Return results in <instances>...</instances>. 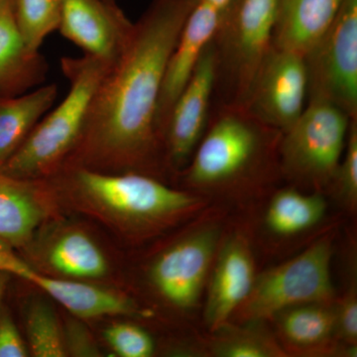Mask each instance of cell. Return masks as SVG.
<instances>
[{"instance_id":"cell-21","label":"cell","mask_w":357,"mask_h":357,"mask_svg":"<svg viewBox=\"0 0 357 357\" xmlns=\"http://www.w3.org/2000/svg\"><path fill=\"white\" fill-rule=\"evenodd\" d=\"M325 211L326 203L319 195L284 190L268 206L267 227L279 236H294L316 225Z\"/></svg>"},{"instance_id":"cell-28","label":"cell","mask_w":357,"mask_h":357,"mask_svg":"<svg viewBox=\"0 0 357 357\" xmlns=\"http://www.w3.org/2000/svg\"><path fill=\"white\" fill-rule=\"evenodd\" d=\"M28 356V347L21 337L13 317L6 309L0 307V357Z\"/></svg>"},{"instance_id":"cell-6","label":"cell","mask_w":357,"mask_h":357,"mask_svg":"<svg viewBox=\"0 0 357 357\" xmlns=\"http://www.w3.org/2000/svg\"><path fill=\"white\" fill-rule=\"evenodd\" d=\"M351 121L333 103L307 100L299 119L282 133L279 155L285 173L310 184L332 182L344 155Z\"/></svg>"},{"instance_id":"cell-5","label":"cell","mask_w":357,"mask_h":357,"mask_svg":"<svg viewBox=\"0 0 357 357\" xmlns=\"http://www.w3.org/2000/svg\"><path fill=\"white\" fill-rule=\"evenodd\" d=\"M278 0H234L211 40L215 82L211 107H245L251 86L272 47Z\"/></svg>"},{"instance_id":"cell-24","label":"cell","mask_w":357,"mask_h":357,"mask_svg":"<svg viewBox=\"0 0 357 357\" xmlns=\"http://www.w3.org/2000/svg\"><path fill=\"white\" fill-rule=\"evenodd\" d=\"M103 338L112 351L121 357H149L154 354V342L139 326L116 323L107 326Z\"/></svg>"},{"instance_id":"cell-1","label":"cell","mask_w":357,"mask_h":357,"mask_svg":"<svg viewBox=\"0 0 357 357\" xmlns=\"http://www.w3.org/2000/svg\"><path fill=\"white\" fill-rule=\"evenodd\" d=\"M197 0H152L109 66L64 168L137 172L163 151L156 112L169 61Z\"/></svg>"},{"instance_id":"cell-9","label":"cell","mask_w":357,"mask_h":357,"mask_svg":"<svg viewBox=\"0 0 357 357\" xmlns=\"http://www.w3.org/2000/svg\"><path fill=\"white\" fill-rule=\"evenodd\" d=\"M304 56L272 45L256 74L245 107L281 132L295 123L307 105Z\"/></svg>"},{"instance_id":"cell-13","label":"cell","mask_w":357,"mask_h":357,"mask_svg":"<svg viewBox=\"0 0 357 357\" xmlns=\"http://www.w3.org/2000/svg\"><path fill=\"white\" fill-rule=\"evenodd\" d=\"M225 15L204 2L196 1L176 45L160 93L156 128L164 146L169 115L178 96L191 79L199 58L211 43Z\"/></svg>"},{"instance_id":"cell-11","label":"cell","mask_w":357,"mask_h":357,"mask_svg":"<svg viewBox=\"0 0 357 357\" xmlns=\"http://www.w3.org/2000/svg\"><path fill=\"white\" fill-rule=\"evenodd\" d=\"M218 238L215 229L198 230L173 244L155 260L150 278L169 304L189 309L198 302Z\"/></svg>"},{"instance_id":"cell-4","label":"cell","mask_w":357,"mask_h":357,"mask_svg":"<svg viewBox=\"0 0 357 357\" xmlns=\"http://www.w3.org/2000/svg\"><path fill=\"white\" fill-rule=\"evenodd\" d=\"M63 73L70 83L67 96L33 128L6 161L3 172L13 177L40 180L55 176L76 146L89 105L109 65L98 59L64 57Z\"/></svg>"},{"instance_id":"cell-17","label":"cell","mask_w":357,"mask_h":357,"mask_svg":"<svg viewBox=\"0 0 357 357\" xmlns=\"http://www.w3.org/2000/svg\"><path fill=\"white\" fill-rule=\"evenodd\" d=\"M344 0H278L272 45L305 56L328 30Z\"/></svg>"},{"instance_id":"cell-30","label":"cell","mask_w":357,"mask_h":357,"mask_svg":"<svg viewBox=\"0 0 357 357\" xmlns=\"http://www.w3.org/2000/svg\"><path fill=\"white\" fill-rule=\"evenodd\" d=\"M197 1L204 2V3L215 7V9L222 11V13H225L234 0H197Z\"/></svg>"},{"instance_id":"cell-2","label":"cell","mask_w":357,"mask_h":357,"mask_svg":"<svg viewBox=\"0 0 357 357\" xmlns=\"http://www.w3.org/2000/svg\"><path fill=\"white\" fill-rule=\"evenodd\" d=\"M51 178L84 208L126 229L162 227L185 215L198 201L147 174L70 167Z\"/></svg>"},{"instance_id":"cell-22","label":"cell","mask_w":357,"mask_h":357,"mask_svg":"<svg viewBox=\"0 0 357 357\" xmlns=\"http://www.w3.org/2000/svg\"><path fill=\"white\" fill-rule=\"evenodd\" d=\"M25 328L28 351L36 357L67 356L63 326L47 301L32 300L26 307Z\"/></svg>"},{"instance_id":"cell-3","label":"cell","mask_w":357,"mask_h":357,"mask_svg":"<svg viewBox=\"0 0 357 357\" xmlns=\"http://www.w3.org/2000/svg\"><path fill=\"white\" fill-rule=\"evenodd\" d=\"M282 133L243 105L211 107L208 128L185 169V182L211 190L251 180L270 166Z\"/></svg>"},{"instance_id":"cell-18","label":"cell","mask_w":357,"mask_h":357,"mask_svg":"<svg viewBox=\"0 0 357 357\" xmlns=\"http://www.w3.org/2000/svg\"><path fill=\"white\" fill-rule=\"evenodd\" d=\"M56 84L14 96H0V163L22 145L57 100Z\"/></svg>"},{"instance_id":"cell-25","label":"cell","mask_w":357,"mask_h":357,"mask_svg":"<svg viewBox=\"0 0 357 357\" xmlns=\"http://www.w3.org/2000/svg\"><path fill=\"white\" fill-rule=\"evenodd\" d=\"M332 182L337 185L345 201H357V119H351L344 155Z\"/></svg>"},{"instance_id":"cell-32","label":"cell","mask_w":357,"mask_h":357,"mask_svg":"<svg viewBox=\"0 0 357 357\" xmlns=\"http://www.w3.org/2000/svg\"><path fill=\"white\" fill-rule=\"evenodd\" d=\"M105 1L112 2V3H116V1H115V0H105Z\"/></svg>"},{"instance_id":"cell-26","label":"cell","mask_w":357,"mask_h":357,"mask_svg":"<svg viewBox=\"0 0 357 357\" xmlns=\"http://www.w3.org/2000/svg\"><path fill=\"white\" fill-rule=\"evenodd\" d=\"M215 354L222 357H269L276 356L274 347L259 337L237 335L215 345Z\"/></svg>"},{"instance_id":"cell-7","label":"cell","mask_w":357,"mask_h":357,"mask_svg":"<svg viewBox=\"0 0 357 357\" xmlns=\"http://www.w3.org/2000/svg\"><path fill=\"white\" fill-rule=\"evenodd\" d=\"M332 241L325 237L280 266L255 278L243 303L249 319L271 318L284 310L333 299Z\"/></svg>"},{"instance_id":"cell-31","label":"cell","mask_w":357,"mask_h":357,"mask_svg":"<svg viewBox=\"0 0 357 357\" xmlns=\"http://www.w3.org/2000/svg\"><path fill=\"white\" fill-rule=\"evenodd\" d=\"M10 275L6 273V272L0 271V301L3 297V294L6 292L7 284H8Z\"/></svg>"},{"instance_id":"cell-19","label":"cell","mask_w":357,"mask_h":357,"mask_svg":"<svg viewBox=\"0 0 357 357\" xmlns=\"http://www.w3.org/2000/svg\"><path fill=\"white\" fill-rule=\"evenodd\" d=\"M45 256L49 267L69 280H96L109 272V263L102 249L79 229L62 232Z\"/></svg>"},{"instance_id":"cell-23","label":"cell","mask_w":357,"mask_h":357,"mask_svg":"<svg viewBox=\"0 0 357 357\" xmlns=\"http://www.w3.org/2000/svg\"><path fill=\"white\" fill-rule=\"evenodd\" d=\"M63 0H13L14 17L25 44L39 51L44 40L59 29Z\"/></svg>"},{"instance_id":"cell-29","label":"cell","mask_w":357,"mask_h":357,"mask_svg":"<svg viewBox=\"0 0 357 357\" xmlns=\"http://www.w3.org/2000/svg\"><path fill=\"white\" fill-rule=\"evenodd\" d=\"M337 333L347 344L356 345L357 296L356 289L351 288L335 310Z\"/></svg>"},{"instance_id":"cell-10","label":"cell","mask_w":357,"mask_h":357,"mask_svg":"<svg viewBox=\"0 0 357 357\" xmlns=\"http://www.w3.org/2000/svg\"><path fill=\"white\" fill-rule=\"evenodd\" d=\"M215 82L213 43L204 49L191 79L174 103L164 133L166 161L175 169L187 165L210 121Z\"/></svg>"},{"instance_id":"cell-16","label":"cell","mask_w":357,"mask_h":357,"mask_svg":"<svg viewBox=\"0 0 357 357\" xmlns=\"http://www.w3.org/2000/svg\"><path fill=\"white\" fill-rule=\"evenodd\" d=\"M48 65L25 44L14 17L13 0H0V96L22 95L46 79Z\"/></svg>"},{"instance_id":"cell-8","label":"cell","mask_w":357,"mask_h":357,"mask_svg":"<svg viewBox=\"0 0 357 357\" xmlns=\"http://www.w3.org/2000/svg\"><path fill=\"white\" fill-rule=\"evenodd\" d=\"M304 59L307 100L333 103L357 119V0H344Z\"/></svg>"},{"instance_id":"cell-14","label":"cell","mask_w":357,"mask_h":357,"mask_svg":"<svg viewBox=\"0 0 357 357\" xmlns=\"http://www.w3.org/2000/svg\"><path fill=\"white\" fill-rule=\"evenodd\" d=\"M51 178L13 177L0 168V238L23 248L49 215Z\"/></svg>"},{"instance_id":"cell-15","label":"cell","mask_w":357,"mask_h":357,"mask_svg":"<svg viewBox=\"0 0 357 357\" xmlns=\"http://www.w3.org/2000/svg\"><path fill=\"white\" fill-rule=\"evenodd\" d=\"M255 281V264L248 244L241 237L230 239L220 251L211 277L204 318L218 330L248 299Z\"/></svg>"},{"instance_id":"cell-20","label":"cell","mask_w":357,"mask_h":357,"mask_svg":"<svg viewBox=\"0 0 357 357\" xmlns=\"http://www.w3.org/2000/svg\"><path fill=\"white\" fill-rule=\"evenodd\" d=\"M283 337L300 347L325 344L337 332L335 310L328 303H311L289 307L276 314Z\"/></svg>"},{"instance_id":"cell-27","label":"cell","mask_w":357,"mask_h":357,"mask_svg":"<svg viewBox=\"0 0 357 357\" xmlns=\"http://www.w3.org/2000/svg\"><path fill=\"white\" fill-rule=\"evenodd\" d=\"M63 337L66 354L77 357L100 356V349L95 338L81 323L75 319H69L63 326Z\"/></svg>"},{"instance_id":"cell-12","label":"cell","mask_w":357,"mask_h":357,"mask_svg":"<svg viewBox=\"0 0 357 357\" xmlns=\"http://www.w3.org/2000/svg\"><path fill=\"white\" fill-rule=\"evenodd\" d=\"M133 22L116 3L105 0H63L59 30L84 55L112 66L121 57Z\"/></svg>"}]
</instances>
